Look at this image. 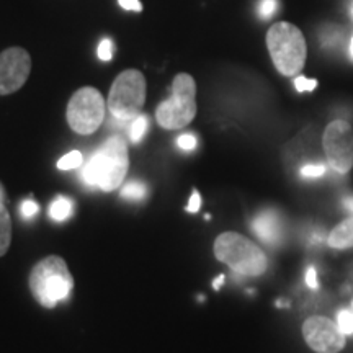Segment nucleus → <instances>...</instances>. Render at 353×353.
Listing matches in <instances>:
<instances>
[{
  "label": "nucleus",
  "instance_id": "393cba45",
  "mask_svg": "<svg viewBox=\"0 0 353 353\" xmlns=\"http://www.w3.org/2000/svg\"><path fill=\"white\" fill-rule=\"evenodd\" d=\"M200 206H201V196H200V193L195 190V192L192 193V198H190V201H188L187 211L188 213H196V211L200 210Z\"/></svg>",
  "mask_w": 353,
  "mask_h": 353
},
{
  "label": "nucleus",
  "instance_id": "7ed1b4c3",
  "mask_svg": "<svg viewBox=\"0 0 353 353\" xmlns=\"http://www.w3.org/2000/svg\"><path fill=\"white\" fill-rule=\"evenodd\" d=\"M267 48L278 72L294 77L304 68L307 57V44L298 26L288 21H278L267 33Z\"/></svg>",
  "mask_w": 353,
  "mask_h": 353
},
{
  "label": "nucleus",
  "instance_id": "7c9ffc66",
  "mask_svg": "<svg viewBox=\"0 0 353 353\" xmlns=\"http://www.w3.org/2000/svg\"><path fill=\"white\" fill-rule=\"evenodd\" d=\"M350 15L353 17V3H352V7H350Z\"/></svg>",
  "mask_w": 353,
  "mask_h": 353
},
{
  "label": "nucleus",
  "instance_id": "1a4fd4ad",
  "mask_svg": "<svg viewBox=\"0 0 353 353\" xmlns=\"http://www.w3.org/2000/svg\"><path fill=\"white\" fill-rule=\"evenodd\" d=\"M303 337L316 353H339L345 347V334L325 316H311L303 322Z\"/></svg>",
  "mask_w": 353,
  "mask_h": 353
},
{
  "label": "nucleus",
  "instance_id": "39448f33",
  "mask_svg": "<svg viewBox=\"0 0 353 353\" xmlns=\"http://www.w3.org/2000/svg\"><path fill=\"white\" fill-rule=\"evenodd\" d=\"M196 117V83L190 74H179L172 83V97L156 110V120L164 130H182Z\"/></svg>",
  "mask_w": 353,
  "mask_h": 353
},
{
  "label": "nucleus",
  "instance_id": "cd10ccee",
  "mask_svg": "<svg viewBox=\"0 0 353 353\" xmlns=\"http://www.w3.org/2000/svg\"><path fill=\"white\" fill-rule=\"evenodd\" d=\"M224 283V275H219L218 278H216V280L213 281V288L214 290H219L221 288V285Z\"/></svg>",
  "mask_w": 353,
  "mask_h": 353
},
{
  "label": "nucleus",
  "instance_id": "4468645a",
  "mask_svg": "<svg viewBox=\"0 0 353 353\" xmlns=\"http://www.w3.org/2000/svg\"><path fill=\"white\" fill-rule=\"evenodd\" d=\"M72 201L68 200V198H56L54 201L51 203L50 206V216L51 219L54 221H65L69 218L70 214H72Z\"/></svg>",
  "mask_w": 353,
  "mask_h": 353
},
{
  "label": "nucleus",
  "instance_id": "f03ea898",
  "mask_svg": "<svg viewBox=\"0 0 353 353\" xmlns=\"http://www.w3.org/2000/svg\"><path fill=\"white\" fill-rule=\"evenodd\" d=\"M74 288V278L68 263L59 255L39 260L30 273V290L43 307H54L65 301Z\"/></svg>",
  "mask_w": 353,
  "mask_h": 353
},
{
  "label": "nucleus",
  "instance_id": "c85d7f7f",
  "mask_svg": "<svg viewBox=\"0 0 353 353\" xmlns=\"http://www.w3.org/2000/svg\"><path fill=\"white\" fill-rule=\"evenodd\" d=\"M350 57L353 59V37H352V41H350Z\"/></svg>",
  "mask_w": 353,
  "mask_h": 353
},
{
  "label": "nucleus",
  "instance_id": "6e6552de",
  "mask_svg": "<svg viewBox=\"0 0 353 353\" xmlns=\"http://www.w3.org/2000/svg\"><path fill=\"white\" fill-rule=\"evenodd\" d=\"M322 148L329 165L337 174H348L353 169V128L343 120H334L325 126Z\"/></svg>",
  "mask_w": 353,
  "mask_h": 353
},
{
  "label": "nucleus",
  "instance_id": "ddd939ff",
  "mask_svg": "<svg viewBox=\"0 0 353 353\" xmlns=\"http://www.w3.org/2000/svg\"><path fill=\"white\" fill-rule=\"evenodd\" d=\"M12 242V219L10 214L3 205V201H0V257H3L8 252V247Z\"/></svg>",
  "mask_w": 353,
  "mask_h": 353
},
{
  "label": "nucleus",
  "instance_id": "9b49d317",
  "mask_svg": "<svg viewBox=\"0 0 353 353\" xmlns=\"http://www.w3.org/2000/svg\"><path fill=\"white\" fill-rule=\"evenodd\" d=\"M252 231L265 244H276L281 239V221L273 211H263L252 221Z\"/></svg>",
  "mask_w": 353,
  "mask_h": 353
},
{
  "label": "nucleus",
  "instance_id": "5701e85b",
  "mask_svg": "<svg viewBox=\"0 0 353 353\" xmlns=\"http://www.w3.org/2000/svg\"><path fill=\"white\" fill-rule=\"evenodd\" d=\"M176 144H179V148L183 149V151H193V149L196 148V138L193 134H183L180 136Z\"/></svg>",
  "mask_w": 353,
  "mask_h": 353
},
{
  "label": "nucleus",
  "instance_id": "423d86ee",
  "mask_svg": "<svg viewBox=\"0 0 353 353\" xmlns=\"http://www.w3.org/2000/svg\"><path fill=\"white\" fill-rule=\"evenodd\" d=\"M145 101V79L143 72L128 69L114 79L108 95V110L120 123L132 121L139 117L141 108Z\"/></svg>",
  "mask_w": 353,
  "mask_h": 353
},
{
  "label": "nucleus",
  "instance_id": "412c9836",
  "mask_svg": "<svg viewBox=\"0 0 353 353\" xmlns=\"http://www.w3.org/2000/svg\"><path fill=\"white\" fill-rule=\"evenodd\" d=\"M99 57L101 61H105V63H108V61H112L113 57V43L110 41V39H103L99 44Z\"/></svg>",
  "mask_w": 353,
  "mask_h": 353
},
{
  "label": "nucleus",
  "instance_id": "c756f323",
  "mask_svg": "<svg viewBox=\"0 0 353 353\" xmlns=\"http://www.w3.org/2000/svg\"><path fill=\"white\" fill-rule=\"evenodd\" d=\"M0 201H3V193H2V190H0Z\"/></svg>",
  "mask_w": 353,
  "mask_h": 353
},
{
  "label": "nucleus",
  "instance_id": "f257e3e1",
  "mask_svg": "<svg viewBox=\"0 0 353 353\" xmlns=\"http://www.w3.org/2000/svg\"><path fill=\"white\" fill-rule=\"evenodd\" d=\"M130 169V154L126 141L114 134L105 141L92 154L82 170V179L88 187L99 188L101 192H113L121 187L123 180Z\"/></svg>",
  "mask_w": 353,
  "mask_h": 353
},
{
  "label": "nucleus",
  "instance_id": "b1692460",
  "mask_svg": "<svg viewBox=\"0 0 353 353\" xmlns=\"http://www.w3.org/2000/svg\"><path fill=\"white\" fill-rule=\"evenodd\" d=\"M20 211H21V216H23L25 219H30L38 213V205L33 200H26V201H23V205H21Z\"/></svg>",
  "mask_w": 353,
  "mask_h": 353
},
{
  "label": "nucleus",
  "instance_id": "0eeeda50",
  "mask_svg": "<svg viewBox=\"0 0 353 353\" xmlns=\"http://www.w3.org/2000/svg\"><path fill=\"white\" fill-rule=\"evenodd\" d=\"M65 118L77 134H94L105 118L103 95L94 87H82L70 97Z\"/></svg>",
  "mask_w": 353,
  "mask_h": 353
},
{
  "label": "nucleus",
  "instance_id": "4be33fe9",
  "mask_svg": "<svg viewBox=\"0 0 353 353\" xmlns=\"http://www.w3.org/2000/svg\"><path fill=\"white\" fill-rule=\"evenodd\" d=\"M324 174H325V165L322 164H307L301 169V175L309 176V179H311V176H321Z\"/></svg>",
  "mask_w": 353,
  "mask_h": 353
},
{
  "label": "nucleus",
  "instance_id": "f3484780",
  "mask_svg": "<svg viewBox=\"0 0 353 353\" xmlns=\"http://www.w3.org/2000/svg\"><path fill=\"white\" fill-rule=\"evenodd\" d=\"M82 164H83L82 152L70 151L69 154H65L64 157L59 159L57 167H59L61 170H72V169H77V167H81Z\"/></svg>",
  "mask_w": 353,
  "mask_h": 353
},
{
  "label": "nucleus",
  "instance_id": "6ab92c4d",
  "mask_svg": "<svg viewBox=\"0 0 353 353\" xmlns=\"http://www.w3.org/2000/svg\"><path fill=\"white\" fill-rule=\"evenodd\" d=\"M278 8V0H262L259 3V15L260 19H270L275 15Z\"/></svg>",
  "mask_w": 353,
  "mask_h": 353
},
{
  "label": "nucleus",
  "instance_id": "2eb2a0df",
  "mask_svg": "<svg viewBox=\"0 0 353 353\" xmlns=\"http://www.w3.org/2000/svg\"><path fill=\"white\" fill-rule=\"evenodd\" d=\"M148 128H149V120L148 117H144V114H139V117H136L134 120L131 121V128H130V138L134 144H138L141 139L144 138V134L148 132Z\"/></svg>",
  "mask_w": 353,
  "mask_h": 353
},
{
  "label": "nucleus",
  "instance_id": "f8f14e48",
  "mask_svg": "<svg viewBox=\"0 0 353 353\" xmlns=\"http://www.w3.org/2000/svg\"><path fill=\"white\" fill-rule=\"evenodd\" d=\"M327 244L337 250L353 249V216L343 219L329 232Z\"/></svg>",
  "mask_w": 353,
  "mask_h": 353
},
{
  "label": "nucleus",
  "instance_id": "a211bd4d",
  "mask_svg": "<svg viewBox=\"0 0 353 353\" xmlns=\"http://www.w3.org/2000/svg\"><path fill=\"white\" fill-rule=\"evenodd\" d=\"M337 324L345 335L353 334V311H350V309H342V311H339Z\"/></svg>",
  "mask_w": 353,
  "mask_h": 353
},
{
  "label": "nucleus",
  "instance_id": "bb28decb",
  "mask_svg": "<svg viewBox=\"0 0 353 353\" xmlns=\"http://www.w3.org/2000/svg\"><path fill=\"white\" fill-rule=\"evenodd\" d=\"M306 285L309 288L312 290H317V273H316V268H307V273H306Z\"/></svg>",
  "mask_w": 353,
  "mask_h": 353
},
{
  "label": "nucleus",
  "instance_id": "20e7f679",
  "mask_svg": "<svg viewBox=\"0 0 353 353\" xmlns=\"http://www.w3.org/2000/svg\"><path fill=\"white\" fill-rule=\"evenodd\" d=\"M214 255L219 262L244 276H260L268 268V259L263 250L237 232L219 234L214 241Z\"/></svg>",
  "mask_w": 353,
  "mask_h": 353
},
{
  "label": "nucleus",
  "instance_id": "a878e982",
  "mask_svg": "<svg viewBox=\"0 0 353 353\" xmlns=\"http://www.w3.org/2000/svg\"><path fill=\"white\" fill-rule=\"evenodd\" d=\"M118 3H120L125 10H132V12L143 10V3H141L139 0H118Z\"/></svg>",
  "mask_w": 353,
  "mask_h": 353
},
{
  "label": "nucleus",
  "instance_id": "9d476101",
  "mask_svg": "<svg viewBox=\"0 0 353 353\" xmlns=\"http://www.w3.org/2000/svg\"><path fill=\"white\" fill-rule=\"evenodd\" d=\"M32 72V57L23 48H8L0 52V95L20 90Z\"/></svg>",
  "mask_w": 353,
  "mask_h": 353
},
{
  "label": "nucleus",
  "instance_id": "dca6fc26",
  "mask_svg": "<svg viewBox=\"0 0 353 353\" xmlns=\"http://www.w3.org/2000/svg\"><path fill=\"white\" fill-rule=\"evenodd\" d=\"M145 195H148V188H145V185L139 182H130L126 183V187L121 188V196L126 198V200H144Z\"/></svg>",
  "mask_w": 353,
  "mask_h": 353
},
{
  "label": "nucleus",
  "instance_id": "aec40b11",
  "mask_svg": "<svg viewBox=\"0 0 353 353\" xmlns=\"http://www.w3.org/2000/svg\"><path fill=\"white\" fill-rule=\"evenodd\" d=\"M294 87H296L298 92H311L317 87V81H314V79H307L304 76H299L294 79Z\"/></svg>",
  "mask_w": 353,
  "mask_h": 353
}]
</instances>
